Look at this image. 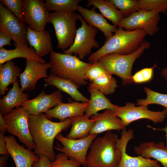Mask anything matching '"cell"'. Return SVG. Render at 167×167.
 Returning a JSON list of instances; mask_svg holds the SVG:
<instances>
[{"label":"cell","instance_id":"cell-1","mask_svg":"<svg viewBox=\"0 0 167 167\" xmlns=\"http://www.w3.org/2000/svg\"><path fill=\"white\" fill-rule=\"evenodd\" d=\"M79 116L67 118L62 122L51 121L43 113L38 115L30 114L28 119L29 128L35 145V153L45 155L51 161H54L56 155L53 144L56 136L62 131L66 130Z\"/></svg>","mask_w":167,"mask_h":167},{"label":"cell","instance_id":"cell-2","mask_svg":"<svg viewBox=\"0 0 167 167\" xmlns=\"http://www.w3.org/2000/svg\"><path fill=\"white\" fill-rule=\"evenodd\" d=\"M146 35L141 29L128 31L118 27L117 32L107 40L100 49L91 54L88 61L92 63L103 56L112 54L124 55L131 54L139 47Z\"/></svg>","mask_w":167,"mask_h":167},{"label":"cell","instance_id":"cell-3","mask_svg":"<svg viewBox=\"0 0 167 167\" xmlns=\"http://www.w3.org/2000/svg\"><path fill=\"white\" fill-rule=\"evenodd\" d=\"M117 136L110 131L95 139L87 155V167H118L121 152L116 145Z\"/></svg>","mask_w":167,"mask_h":167},{"label":"cell","instance_id":"cell-4","mask_svg":"<svg viewBox=\"0 0 167 167\" xmlns=\"http://www.w3.org/2000/svg\"><path fill=\"white\" fill-rule=\"evenodd\" d=\"M50 59L51 74L68 79L79 87L87 84L85 73L91 63L82 61L76 55L54 51L50 54Z\"/></svg>","mask_w":167,"mask_h":167},{"label":"cell","instance_id":"cell-5","mask_svg":"<svg viewBox=\"0 0 167 167\" xmlns=\"http://www.w3.org/2000/svg\"><path fill=\"white\" fill-rule=\"evenodd\" d=\"M150 47L151 43L144 41L138 49L131 54L124 55L112 54L103 56L98 61L107 72L120 78L122 84L125 86L132 83L131 71L135 62L145 49Z\"/></svg>","mask_w":167,"mask_h":167},{"label":"cell","instance_id":"cell-6","mask_svg":"<svg viewBox=\"0 0 167 167\" xmlns=\"http://www.w3.org/2000/svg\"><path fill=\"white\" fill-rule=\"evenodd\" d=\"M78 14L75 11H54L49 13L48 23L54 28L58 40L57 48L63 51L73 44L76 34Z\"/></svg>","mask_w":167,"mask_h":167},{"label":"cell","instance_id":"cell-7","mask_svg":"<svg viewBox=\"0 0 167 167\" xmlns=\"http://www.w3.org/2000/svg\"><path fill=\"white\" fill-rule=\"evenodd\" d=\"M30 115L25 108L21 106L3 117L7 124L6 131L16 136L28 148L32 150L35 149V145L29 128L28 119Z\"/></svg>","mask_w":167,"mask_h":167},{"label":"cell","instance_id":"cell-8","mask_svg":"<svg viewBox=\"0 0 167 167\" xmlns=\"http://www.w3.org/2000/svg\"><path fill=\"white\" fill-rule=\"evenodd\" d=\"M78 18L82 25L77 29L73 44L63 54L78 55L82 60L90 54L93 48H98L100 45L95 38L97 29L89 25L79 14Z\"/></svg>","mask_w":167,"mask_h":167},{"label":"cell","instance_id":"cell-9","mask_svg":"<svg viewBox=\"0 0 167 167\" xmlns=\"http://www.w3.org/2000/svg\"><path fill=\"white\" fill-rule=\"evenodd\" d=\"M113 111L114 115L121 119L126 127L140 119H148L156 123L163 122L166 118L165 109L161 111H153L148 109V105L137 107L134 103H126L124 106L116 105Z\"/></svg>","mask_w":167,"mask_h":167},{"label":"cell","instance_id":"cell-10","mask_svg":"<svg viewBox=\"0 0 167 167\" xmlns=\"http://www.w3.org/2000/svg\"><path fill=\"white\" fill-rule=\"evenodd\" d=\"M97 136L96 134H91L82 139H73L65 137L59 133L56 138L63 146L57 144L56 146L54 148L78 161L84 166L86 167V158L88 150Z\"/></svg>","mask_w":167,"mask_h":167},{"label":"cell","instance_id":"cell-11","mask_svg":"<svg viewBox=\"0 0 167 167\" xmlns=\"http://www.w3.org/2000/svg\"><path fill=\"white\" fill-rule=\"evenodd\" d=\"M159 14L155 11L140 9L129 17L124 18L118 27L128 31L141 29L147 35L152 36L159 31L158 24L160 19Z\"/></svg>","mask_w":167,"mask_h":167},{"label":"cell","instance_id":"cell-12","mask_svg":"<svg viewBox=\"0 0 167 167\" xmlns=\"http://www.w3.org/2000/svg\"><path fill=\"white\" fill-rule=\"evenodd\" d=\"M42 0H24L22 16L25 23L35 31L45 30L49 15Z\"/></svg>","mask_w":167,"mask_h":167},{"label":"cell","instance_id":"cell-13","mask_svg":"<svg viewBox=\"0 0 167 167\" xmlns=\"http://www.w3.org/2000/svg\"><path fill=\"white\" fill-rule=\"evenodd\" d=\"M134 137L133 129H126L122 131L121 137H116V145L121 151V157L118 167H161L159 162L156 160L144 158L140 155L133 157L126 152L127 144L130 140Z\"/></svg>","mask_w":167,"mask_h":167},{"label":"cell","instance_id":"cell-14","mask_svg":"<svg viewBox=\"0 0 167 167\" xmlns=\"http://www.w3.org/2000/svg\"><path fill=\"white\" fill-rule=\"evenodd\" d=\"M0 29L5 31L14 43L28 45L27 28L9 9L0 3Z\"/></svg>","mask_w":167,"mask_h":167},{"label":"cell","instance_id":"cell-15","mask_svg":"<svg viewBox=\"0 0 167 167\" xmlns=\"http://www.w3.org/2000/svg\"><path fill=\"white\" fill-rule=\"evenodd\" d=\"M51 66L50 62L42 63L26 60L25 69L19 77L21 90L30 92L35 89L38 80L48 77L47 70Z\"/></svg>","mask_w":167,"mask_h":167},{"label":"cell","instance_id":"cell-16","mask_svg":"<svg viewBox=\"0 0 167 167\" xmlns=\"http://www.w3.org/2000/svg\"><path fill=\"white\" fill-rule=\"evenodd\" d=\"M63 96L60 90H58L49 94L43 90L35 98L28 99L23 103L22 106L31 115H38L47 112L61 103Z\"/></svg>","mask_w":167,"mask_h":167},{"label":"cell","instance_id":"cell-17","mask_svg":"<svg viewBox=\"0 0 167 167\" xmlns=\"http://www.w3.org/2000/svg\"><path fill=\"white\" fill-rule=\"evenodd\" d=\"M4 139L9 154L16 167H32L39 156L32 150L20 145L12 135L5 136Z\"/></svg>","mask_w":167,"mask_h":167},{"label":"cell","instance_id":"cell-18","mask_svg":"<svg viewBox=\"0 0 167 167\" xmlns=\"http://www.w3.org/2000/svg\"><path fill=\"white\" fill-rule=\"evenodd\" d=\"M95 122L89 135L100 134L102 132L116 130L118 131L126 129L121 119L115 116L113 110L106 109L103 113H97L91 117Z\"/></svg>","mask_w":167,"mask_h":167},{"label":"cell","instance_id":"cell-19","mask_svg":"<svg viewBox=\"0 0 167 167\" xmlns=\"http://www.w3.org/2000/svg\"><path fill=\"white\" fill-rule=\"evenodd\" d=\"M95 8L93 6L90 10L79 5L77 11L89 25L100 30L107 40L117 32L118 28L116 26L108 23L101 14L96 12Z\"/></svg>","mask_w":167,"mask_h":167},{"label":"cell","instance_id":"cell-20","mask_svg":"<svg viewBox=\"0 0 167 167\" xmlns=\"http://www.w3.org/2000/svg\"><path fill=\"white\" fill-rule=\"evenodd\" d=\"M88 102L75 101L68 103L62 102L45 113L49 119L54 118L62 122L66 119L84 115Z\"/></svg>","mask_w":167,"mask_h":167},{"label":"cell","instance_id":"cell-21","mask_svg":"<svg viewBox=\"0 0 167 167\" xmlns=\"http://www.w3.org/2000/svg\"><path fill=\"white\" fill-rule=\"evenodd\" d=\"M26 27L28 43L39 57L41 58L54 51L52 38L49 32L45 30L35 31L28 26Z\"/></svg>","mask_w":167,"mask_h":167},{"label":"cell","instance_id":"cell-22","mask_svg":"<svg viewBox=\"0 0 167 167\" xmlns=\"http://www.w3.org/2000/svg\"><path fill=\"white\" fill-rule=\"evenodd\" d=\"M18 79L13 84L6 95L0 99V113L4 116L8 114L15 108L22 106V104L28 100L29 95L24 93L19 85Z\"/></svg>","mask_w":167,"mask_h":167},{"label":"cell","instance_id":"cell-23","mask_svg":"<svg viewBox=\"0 0 167 167\" xmlns=\"http://www.w3.org/2000/svg\"><path fill=\"white\" fill-rule=\"evenodd\" d=\"M136 154L147 158H153L160 162L163 167H167V147L162 142L151 141L141 143L134 147Z\"/></svg>","mask_w":167,"mask_h":167},{"label":"cell","instance_id":"cell-24","mask_svg":"<svg viewBox=\"0 0 167 167\" xmlns=\"http://www.w3.org/2000/svg\"><path fill=\"white\" fill-rule=\"evenodd\" d=\"M15 48L8 50L3 47L0 48V66L6 62L17 58H24L26 60H34L42 63L45 61L39 57L28 46L20 43H14Z\"/></svg>","mask_w":167,"mask_h":167},{"label":"cell","instance_id":"cell-25","mask_svg":"<svg viewBox=\"0 0 167 167\" xmlns=\"http://www.w3.org/2000/svg\"><path fill=\"white\" fill-rule=\"evenodd\" d=\"M45 83L57 88L68 94L76 101L89 102V99L85 97L78 90L79 87L70 80L61 78L50 74L44 79Z\"/></svg>","mask_w":167,"mask_h":167},{"label":"cell","instance_id":"cell-26","mask_svg":"<svg viewBox=\"0 0 167 167\" xmlns=\"http://www.w3.org/2000/svg\"><path fill=\"white\" fill-rule=\"evenodd\" d=\"M88 88L90 97L84 114L86 118H89L103 109L113 110L116 105L113 104L105 95L93 87L89 85Z\"/></svg>","mask_w":167,"mask_h":167},{"label":"cell","instance_id":"cell-27","mask_svg":"<svg viewBox=\"0 0 167 167\" xmlns=\"http://www.w3.org/2000/svg\"><path fill=\"white\" fill-rule=\"evenodd\" d=\"M91 6L97 8L104 17L110 21L113 25L116 26H118L124 18L122 12L118 10L109 0H87V7Z\"/></svg>","mask_w":167,"mask_h":167},{"label":"cell","instance_id":"cell-28","mask_svg":"<svg viewBox=\"0 0 167 167\" xmlns=\"http://www.w3.org/2000/svg\"><path fill=\"white\" fill-rule=\"evenodd\" d=\"M21 69L10 60L0 66V94L4 95L8 86L19 77Z\"/></svg>","mask_w":167,"mask_h":167},{"label":"cell","instance_id":"cell-29","mask_svg":"<svg viewBox=\"0 0 167 167\" xmlns=\"http://www.w3.org/2000/svg\"><path fill=\"white\" fill-rule=\"evenodd\" d=\"M95 122L94 119L87 118L84 115L79 116L72 122L70 131L66 137L73 139L84 138L89 135Z\"/></svg>","mask_w":167,"mask_h":167},{"label":"cell","instance_id":"cell-30","mask_svg":"<svg viewBox=\"0 0 167 167\" xmlns=\"http://www.w3.org/2000/svg\"><path fill=\"white\" fill-rule=\"evenodd\" d=\"M112 75L106 72L90 82L89 85L96 88L104 95L112 94L118 87L116 80Z\"/></svg>","mask_w":167,"mask_h":167},{"label":"cell","instance_id":"cell-31","mask_svg":"<svg viewBox=\"0 0 167 167\" xmlns=\"http://www.w3.org/2000/svg\"><path fill=\"white\" fill-rule=\"evenodd\" d=\"M82 0H46L45 6L46 10L54 11H75L78 10V4Z\"/></svg>","mask_w":167,"mask_h":167},{"label":"cell","instance_id":"cell-32","mask_svg":"<svg viewBox=\"0 0 167 167\" xmlns=\"http://www.w3.org/2000/svg\"><path fill=\"white\" fill-rule=\"evenodd\" d=\"M143 89L146 93L147 97L145 99H138L136 101L137 105L156 104L163 106L167 109V94L160 93L146 87Z\"/></svg>","mask_w":167,"mask_h":167},{"label":"cell","instance_id":"cell-33","mask_svg":"<svg viewBox=\"0 0 167 167\" xmlns=\"http://www.w3.org/2000/svg\"><path fill=\"white\" fill-rule=\"evenodd\" d=\"M122 13L124 18L129 17L140 10L138 0H109Z\"/></svg>","mask_w":167,"mask_h":167},{"label":"cell","instance_id":"cell-34","mask_svg":"<svg viewBox=\"0 0 167 167\" xmlns=\"http://www.w3.org/2000/svg\"><path fill=\"white\" fill-rule=\"evenodd\" d=\"M138 1L140 9L167 14V0H138Z\"/></svg>","mask_w":167,"mask_h":167},{"label":"cell","instance_id":"cell-35","mask_svg":"<svg viewBox=\"0 0 167 167\" xmlns=\"http://www.w3.org/2000/svg\"><path fill=\"white\" fill-rule=\"evenodd\" d=\"M0 3L9 9L23 24H25L22 13L24 0H0Z\"/></svg>","mask_w":167,"mask_h":167},{"label":"cell","instance_id":"cell-36","mask_svg":"<svg viewBox=\"0 0 167 167\" xmlns=\"http://www.w3.org/2000/svg\"><path fill=\"white\" fill-rule=\"evenodd\" d=\"M62 152L58 153L56 155L55 160L51 161L49 167H79L80 166V163L75 159L70 158Z\"/></svg>","mask_w":167,"mask_h":167},{"label":"cell","instance_id":"cell-37","mask_svg":"<svg viewBox=\"0 0 167 167\" xmlns=\"http://www.w3.org/2000/svg\"><path fill=\"white\" fill-rule=\"evenodd\" d=\"M157 66L155 64L152 67L143 68L138 71L131 77L132 82L140 84L150 81L152 77L154 69Z\"/></svg>","mask_w":167,"mask_h":167},{"label":"cell","instance_id":"cell-38","mask_svg":"<svg viewBox=\"0 0 167 167\" xmlns=\"http://www.w3.org/2000/svg\"><path fill=\"white\" fill-rule=\"evenodd\" d=\"M106 72L99 61H96L91 63L87 69L85 73L86 79L91 82Z\"/></svg>","mask_w":167,"mask_h":167},{"label":"cell","instance_id":"cell-39","mask_svg":"<svg viewBox=\"0 0 167 167\" xmlns=\"http://www.w3.org/2000/svg\"><path fill=\"white\" fill-rule=\"evenodd\" d=\"M10 36L4 30L0 29V48L6 45L12 47Z\"/></svg>","mask_w":167,"mask_h":167},{"label":"cell","instance_id":"cell-40","mask_svg":"<svg viewBox=\"0 0 167 167\" xmlns=\"http://www.w3.org/2000/svg\"><path fill=\"white\" fill-rule=\"evenodd\" d=\"M39 156L38 160L33 163L32 167H49L51 161L48 157L43 155Z\"/></svg>","mask_w":167,"mask_h":167},{"label":"cell","instance_id":"cell-41","mask_svg":"<svg viewBox=\"0 0 167 167\" xmlns=\"http://www.w3.org/2000/svg\"><path fill=\"white\" fill-rule=\"evenodd\" d=\"M4 133H0V155H2L6 154H9L6 145L4 138L5 135Z\"/></svg>","mask_w":167,"mask_h":167},{"label":"cell","instance_id":"cell-42","mask_svg":"<svg viewBox=\"0 0 167 167\" xmlns=\"http://www.w3.org/2000/svg\"><path fill=\"white\" fill-rule=\"evenodd\" d=\"M7 124L4 118L0 113V131L1 132L4 133L6 131Z\"/></svg>","mask_w":167,"mask_h":167},{"label":"cell","instance_id":"cell-43","mask_svg":"<svg viewBox=\"0 0 167 167\" xmlns=\"http://www.w3.org/2000/svg\"><path fill=\"white\" fill-rule=\"evenodd\" d=\"M10 155L6 154L1 155L0 156V167H6L7 164V161Z\"/></svg>","mask_w":167,"mask_h":167},{"label":"cell","instance_id":"cell-44","mask_svg":"<svg viewBox=\"0 0 167 167\" xmlns=\"http://www.w3.org/2000/svg\"><path fill=\"white\" fill-rule=\"evenodd\" d=\"M164 109L165 110L166 118H167V109L165 108H164ZM148 126L149 127V128H150L154 130H161L162 131H163L165 132V137H166L165 146L166 147H167V124L166 125V126L165 128H154L149 126Z\"/></svg>","mask_w":167,"mask_h":167},{"label":"cell","instance_id":"cell-45","mask_svg":"<svg viewBox=\"0 0 167 167\" xmlns=\"http://www.w3.org/2000/svg\"><path fill=\"white\" fill-rule=\"evenodd\" d=\"M161 74L167 81V66L164 68L161 71Z\"/></svg>","mask_w":167,"mask_h":167},{"label":"cell","instance_id":"cell-46","mask_svg":"<svg viewBox=\"0 0 167 167\" xmlns=\"http://www.w3.org/2000/svg\"><path fill=\"white\" fill-rule=\"evenodd\" d=\"M79 167H80V166Z\"/></svg>","mask_w":167,"mask_h":167}]
</instances>
